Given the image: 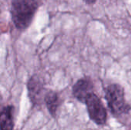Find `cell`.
Here are the masks:
<instances>
[{"instance_id":"6da1fadb","label":"cell","mask_w":131,"mask_h":130,"mask_svg":"<svg viewBox=\"0 0 131 130\" xmlns=\"http://www.w3.org/2000/svg\"><path fill=\"white\" fill-rule=\"evenodd\" d=\"M40 5V0H12L11 15L15 27L26 29L31 23Z\"/></svg>"},{"instance_id":"7a4b0ae2","label":"cell","mask_w":131,"mask_h":130,"mask_svg":"<svg viewBox=\"0 0 131 130\" xmlns=\"http://www.w3.org/2000/svg\"><path fill=\"white\" fill-rule=\"evenodd\" d=\"M105 97L108 107L114 116H121L130 110V106L125 101L124 89L119 84L109 85L106 89Z\"/></svg>"},{"instance_id":"3957f363","label":"cell","mask_w":131,"mask_h":130,"mask_svg":"<svg viewBox=\"0 0 131 130\" xmlns=\"http://www.w3.org/2000/svg\"><path fill=\"white\" fill-rule=\"evenodd\" d=\"M90 118L97 125H104L107 121V111L99 97L94 93L85 100Z\"/></svg>"},{"instance_id":"277c9868","label":"cell","mask_w":131,"mask_h":130,"mask_svg":"<svg viewBox=\"0 0 131 130\" xmlns=\"http://www.w3.org/2000/svg\"><path fill=\"white\" fill-rule=\"evenodd\" d=\"M94 85L91 79L85 77L78 80L73 87V95L80 102L85 103L87 97L93 93Z\"/></svg>"},{"instance_id":"5b68a950","label":"cell","mask_w":131,"mask_h":130,"mask_svg":"<svg viewBox=\"0 0 131 130\" xmlns=\"http://www.w3.org/2000/svg\"><path fill=\"white\" fill-rule=\"evenodd\" d=\"M28 90L29 97L34 104L40 103L43 92V86L37 76H32L28 82Z\"/></svg>"},{"instance_id":"8992f818","label":"cell","mask_w":131,"mask_h":130,"mask_svg":"<svg viewBox=\"0 0 131 130\" xmlns=\"http://www.w3.org/2000/svg\"><path fill=\"white\" fill-rule=\"evenodd\" d=\"M14 107L7 106L0 110V130H13Z\"/></svg>"},{"instance_id":"52a82bcc","label":"cell","mask_w":131,"mask_h":130,"mask_svg":"<svg viewBox=\"0 0 131 130\" xmlns=\"http://www.w3.org/2000/svg\"><path fill=\"white\" fill-rule=\"evenodd\" d=\"M45 102L51 115L55 116L60 105V99L58 93L54 91H48L45 96Z\"/></svg>"},{"instance_id":"ba28073f","label":"cell","mask_w":131,"mask_h":130,"mask_svg":"<svg viewBox=\"0 0 131 130\" xmlns=\"http://www.w3.org/2000/svg\"><path fill=\"white\" fill-rule=\"evenodd\" d=\"M87 4H89V5H91V4H94L95 2H96V0H84Z\"/></svg>"}]
</instances>
